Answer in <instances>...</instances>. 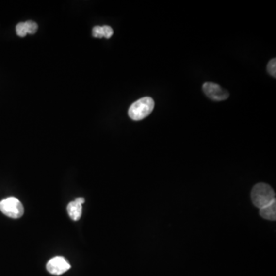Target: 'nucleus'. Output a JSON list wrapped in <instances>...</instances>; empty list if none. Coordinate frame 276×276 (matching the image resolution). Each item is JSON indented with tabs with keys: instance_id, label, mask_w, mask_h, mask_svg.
Instances as JSON below:
<instances>
[{
	"instance_id": "6e6552de",
	"label": "nucleus",
	"mask_w": 276,
	"mask_h": 276,
	"mask_svg": "<svg viewBox=\"0 0 276 276\" xmlns=\"http://www.w3.org/2000/svg\"><path fill=\"white\" fill-rule=\"evenodd\" d=\"M16 33L18 36L25 37L28 34L27 28L25 22H20L16 26Z\"/></svg>"
},
{
	"instance_id": "0eeeda50",
	"label": "nucleus",
	"mask_w": 276,
	"mask_h": 276,
	"mask_svg": "<svg viewBox=\"0 0 276 276\" xmlns=\"http://www.w3.org/2000/svg\"><path fill=\"white\" fill-rule=\"evenodd\" d=\"M276 201H274L269 205L260 209V216L265 220L274 221L276 217Z\"/></svg>"
},
{
	"instance_id": "f257e3e1",
	"label": "nucleus",
	"mask_w": 276,
	"mask_h": 276,
	"mask_svg": "<svg viewBox=\"0 0 276 276\" xmlns=\"http://www.w3.org/2000/svg\"><path fill=\"white\" fill-rule=\"evenodd\" d=\"M275 192L273 189L266 184L260 183L253 187L251 194L253 204L258 208H263L275 201Z\"/></svg>"
},
{
	"instance_id": "20e7f679",
	"label": "nucleus",
	"mask_w": 276,
	"mask_h": 276,
	"mask_svg": "<svg viewBox=\"0 0 276 276\" xmlns=\"http://www.w3.org/2000/svg\"><path fill=\"white\" fill-rule=\"evenodd\" d=\"M203 92L213 101H222L229 97V92L215 83L207 82L203 85Z\"/></svg>"
},
{
	"instance_id": "423d86ee",
	"label": "nucleus",
	"mask_w": 276,
	"mask_h": 276,
	"mask_svg": "<svg viewBox=\"0 0 276 276\" xmlns=\"http://www.w3.org/2000/svg\"><path fill=\"white\" fill-rule=\"evenodd\" d=\"M84 203V198H78L74 201L70 202L67 207L68 216L74 221L80 220L82 215V204Z\"/></svg>"
},
{
	"instance_id": "7ed1b4c3",
	"label": "nucleus",
	"mask_w": 276,
	"mask_h": 276,
	"mask_svg": "<svg viewBox=\"0 0 276 276\" xmlns=\"http://www.w3.org/2000/svg\"><path fill=\"white\" fill-rule=\"evenodd\" d=\"M0 211L4 215L13 219L22 217L24 214L22 203L14 197L7 198L0 201Z\"/></svg>"
},
{
	"instance_id": "1a4fd4ad",
	"label": "nucleus",
	"mask_w": 276,
	"mask_h": 276,
	"mask_svg": "<svg viewBox=\"0 0 276 276\" xmlns=\"http://www.w3.org/2000/svg\"><path fill=\"white\" fill-rule=\"evenodd\" d=\"M267 71L269 75L273 77L276 78V59H273L269 61V63L267 65Z\"/></svg>"
},
{
	"instance_id": "9b49d317",
	"label": "nucleus",
	"mask_w": 276,
	"mask_h": 276,
	"mask_svg": "<svg viewBox=\"0 0 276 276\" xmlns=\"http://www.w3.org/2000/svg\"><path fill=\"white\" fill-rule=\"evenodd\" d=\"M93 36L95 38H103L104 37V33H103L102 26H95L92 30Z\"/></svg>"
},
{
	"instance_id": "f8f14e48",
	"label": "nucleus",
	"mask_w": 276,
	"mask_h": 276,
	"mask_svg": "<svg viewBox=\"0 0 276 276\" xmlns=\"http://www.w3.org/2000/svg\"><path fill=\"white\" fill-rule=\"evenodd\" d=\"M102 27L104 38H106V39H110L111 37H112L114 34V31L113 30H112V28L108 26H102Z\"/></svg>"
},
{
	"instance_id": "9d476101",
	"label": "nucleus",
	"mask_w": 276,
	"mask_h": 276,
	"mask_svg": "<svg viewBox=\"0 0 276 276\" xmlns=\"http://www.w3.org/2000/svg\"><path fill=\"white\" fill-rule=\"evenodd\" d=\"M25 23H26V28H27L28 33L33 35V34H35L37 30H38V25L35 22L27 21Z\"/></svg>"
},
{
	"instance_id": "39448f33",
	"label": "nucleus",
	"mask_w": 276,
	"mask_h": 276,
	"mask_svg": "<svg viewBox=\"0 0 276 276\" xmlns=\"http://www.w3.org/2000/svg\"><path fill=\"white\" fill-rule=\"evenodd\" d=\"M71 265L63 256H56L48 261L46 269L48 272L55 276H60L69 270Z\"/></svg>"
},
{
	"instance_id": "f03ea898",
	"label": "nucleus",
	"mask_w": 276,
	"mask_h": 276,
	"mask_svg": "<svg viewBox=\"0 0 276 276\" xmlns=\"http://www.w3.org/2000/svg\"><path fill=\"white\" fill-rule=\"evenodd\" d=\"M154 108V101L151 97H142L130 105L128 115L134 121H141L150 115Z\"/></svg>"
}]
</instances>
